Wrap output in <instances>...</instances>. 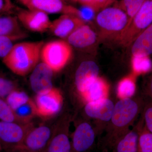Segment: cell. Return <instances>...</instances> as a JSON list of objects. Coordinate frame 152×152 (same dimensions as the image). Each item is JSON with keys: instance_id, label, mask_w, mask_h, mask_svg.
I'll use <instances>...</instances> for the list:
<instances>
[{"instance_id": "obj_2", "label": "cell", "mask_w": 152, "mask_h": 152, "mask_svg": "<svg viewBox=\"0 0 152 152\" xmlns=\"http://www.w3.org/2000/svg\"><path fill=\"white\" fill-rule=\"evenodd\" d=\"M44 45L42 41L16 43L3 59V63L14 73L26 75L37 65Z\"/></svg>"}, {"instance_id": "obj_11", "label": "cell", "mask_w": 152, "mask_h": 152, "mask_svg": "<svg viewBox=\"0 0 152 152\" xmlns=\"http://www.w3.org/2000/svg\"><path fill=\"white\" fill-rule=\"evenodd\" d=\"M72 115L65 114L53 131V135L45 152H72V141L70 139L69 129Z\"/></svg>"}, {"instance_id": "obj_22", "label": "cell", "mask_w": 152, "mask_h": 152, "mask_svg": "<svg viewBox=\"0 0 152 152\" xmlns=\"http://www.w3.org/2000/svg\"><path fill=\"white\" fill-rule=\"evenodd\" d=\"M134 75H130L122 79L118 84L117 94L120 99L132 97L135 94L136 86Z\"/></svg>"}, {"instance_id": "obj_28", "label": "cell", "mask_w": 152, "mask_h": 152, "mask_svg": "<svg viewBox=\"0 0 152 152\" xmlns=\"http://www.w3.org/2000/svg\"><path fill=\"white\" fill-rule=\"evenodd\" d=\"M138 152H152V134L143 123L139 132Z\"/></svg>"}, {"instance_id": "obj_15", "label": "cell", "mask_w": 152, "mask_h": 152, "mask_svg": "<svg viewBox=\"0 0 152 152\" xmlns=\"http://www.w3.org/2000/svg\"><path fill=\"white\" fill-rule=\"evenodd\" d=\"M86 24L77 17L63 14L51 22L49 29L54 35L62 38H67L79 27Z\"/></svg>"}, {"instance_id": "obj_30", "label": "cell", "mask_w": 152, "mask_h": 152, "mask_svg": "<svg viewBox=\"0 0 152 152\" xmlns=\"http://www.w3.org/2000/svg\"><path fill=\"white\" fill-rule=\"evenodd\" d=\"M144 97L145 103L141 117L143 121L145 127L152 134V100L144 96Z\"/></svg>"}, {"instance_id": "obj_13", "label": "cell", "mask_w": 152, "mask_h": 152, "mask_svg": "<svg viewBox=\"0 0 152 152\" xmlns=\"http://www.w3.org/2000/svg\"><path fill=\"white\" fill-rule=\"evenodd\" d=\"M16 17L27 28L35 32L42 33L49 30L51 23L48 14L40 11L20 10Z\"/></svg>"}, {"instance_id": "obj_14", "label": "cell", "mask_w": 152, "mask_h": 152, "mask_svg": "<svg viewBox=\"0 0 152 152\" xmlns=\"http://www.w3.org/2000/svg\"><path fill=\"white\" fill-rule=\"evenodd\" d=\"M53 73L45 63L38 64L32 71L30 83L33 91L37 94L45 92L53 88L52 83Z\"/></svg>"}, {"instance_id": "obj_16", "label": "cell", "mask_w": 152, "mask_h": 152, "mask_svg": "<svg viewBox=\"0 0 152 152\" xmlns=\"http://www.w3.org/2000/svg\"><path fill=\"white\" fill-rule=\"evenodd\" d=\"M140 118L136 126L116 142L110 152H138L139 132L143 122Z\"/></svg>"}, {"instance_id": "obj_29", "label": "cell", "mask_w": 152, "mask_h": 152, "mask_svg": "<svg viewBox=\"0 0 152 152\" xmlns=\"http://www.w3.org/2000/svg\"><path fill=\"white\" fill-rule=\"evenodd\" d=\"M30 99L28 96L24 92L15 90L7 96V102L14 112Z\"/></svg>"}, {"instance_id": "obj_20", "label": "cell", "mask_w": 152, "mask_h": 152, "mask_svg": "<svg viewBox=\"0 0 152 152\" xmlns=\"http://www.w3.org/2000/svg\"><path fill=\"white\" fill-rule=\"evenodd\" d=\"M108 89V85L105 80L98 77L82 94V99L84 105L87 102H96L107 98Z\"/></svg>"}, {"instance_id": "obj_23", "label": "cell", "mask_w": 152, "mask_h": 152, "mask_svg": "<svg viewBox=\"0 0 152 152\" xmlns=\"http://www.w3.org/2000/svg\"><path fill=\"white\" fill-rule=\"evenodd\" d=\"M82 6L81 7L77 8L73 6L66 5L63 14L77 17L86 23L91 22L96 18L95 13L96 12L89 7Z\"/></svg>"}, {"instance_id": "obj_4", "label": "cell", "mask_w": 152, "mask_h": 152, "mask_svg": "<svg viewBox=\"0 0 152 152\" xmlns=\"http://www.w3.org/2000/svg\"><path fill=\"white\" fill-rule=\"evenodd\" d=\"M115 104L106 98L96 102H89L83 108V116L89 120L94 127L98 137L103 134L113 112Z\"/></svg>"}, {"instance_id": "obj_21", "label": "cell", "mask_w": 152, "mask_h": 152, "mask_svg": "<svg viewBox=\"0 0 152 152\" xmlns=\"http://www.w3.org/2000/svg\"><path fill=\"white\" fill-rule=\"evenodd\" d=\"M21 33L16 16L10 14L0 15V37Z\"/></svg>"}, {"instance_id": "obj_33", "label": "cell", "mask_w": 152, "mask_h": 152, "mask_svg": "<svg viewBox=\"0 0 152 152\" xmlns=\"http://www.w3.org/2000/svg\"><path fill=\"white\" fill-rule=\"evenodd\" d=\"M15 90V85L10 80L0 77V97L8 96Z\"/></svg>"}, {"instance_id": "obj_32", "label": "cell", "mask_w": 152, "mask_h": 152, "mask_svg": "<svg viewBox=\"0 0 152 152\" xmlns=\"http://www.w3.org/2000/svg\"><path fill=\"white\" fill-rule=\"evenodd\" d=\"M0 119L5 122H14L16 119L13 111L7 103L1 99H0Z\"/></svg>"}, {"instance_id": "obj_12", "label": "cell", "mask_w": 152, "mask_h": 152, "mask_svg": "<svg viewBox=\"0 0 152 152\" xmlns=\"http://www.w3.org/2000/svg\"><path fill=\"white\" fill-rule=\"evenodd\" d=\"M32 125H20L14 122H0V141L15 151L21 144Z\"/></svg>"}, {"instance_id": "obj_9", "label": "cell", "mask_w": 152, "mask_h": 152, "mask_svg": "<svg viewBox=\"0 0 152 152\" xmlns=\"http://www.w3.org/2000/svg\"><path fill=\"white\" fill-rule=\"evenodd\" d=\"M99 68L97 63L91 60L82 62L76 69L74 76L75 95L83 107L82 99L83 93L88 86L99 77Z\"/></svg>"}, {"instance_id": "obj_35", "label": "cell", "mask_w": 152, "mask_h": 152, "mask_svg": "<svg viewBox=\"0 0 152 152\" xmlns=\"http://www.w3.org/2000/svg\"><path fill=\"white\" fill-rule=\"evenodd\" d=\"M145 82L142 94L152 100V70Z\"/></svg>"}, {"instance_id": "obj_34", "label": "cell", "mask_w": 152, "mask_h": 152, "mask_svg": "<svg viewBox=\"0 0 152 152\" xmlns=\"http://www.w3.org/2000/svg\"><path fill=\"white\" fill-rule=\"evenodd\" d=\"M15 9L12 0H0V15L10 14Z\"/></svg>"}, {"instance_id": "obj_5", "label": "cell", "mask_w": 152, "mask_h": 152, "mask_svg": "<svg viewBox=\"0 0 152 152\" xmlns=\"http://www.w3.org/2000/svg\"><path fill=\"white\" fill-rule=\"evenodd\" d=\"M72 55V47L66 41L58 40L44 44L41 51L43 62L53 71L62 69L69 61Z\"/></svg>"}, {"instance_id": "obj_38", "label": "cell", "mask_w": 152, "mask_h": 152, "mask_svg": "<svg viewBox=\"0 0 152 152\" xmlns=\"http://www.w3.org/2000/svg\"></svg>"}, {"instance_id": "obj_3", "label": "cell", "mask_w": 152, "mask_h": 152, "mask_svg": "<svg viewBox=\"0 0 152 152\" xmlns=\"http://www.w3.org/2000/svg\"><path fill=\"white\" fill-rule=\"evenodd\" d=\"M95 20L100 30L102 37L113 39L115 41L128 23L126 14L117 6H109L101 10L96 15Z\"/></svg>"}, {"instance_id": "obj_8", "label": "cell", "mask_w": 152, "mask_h": 152, "mask_svg": "<svg viewBox=\"0 0 152 152\" xmlns=\"http://www.w3.org/2000/svg\"><path fill=\"white\" fill-rule=\"evenodd\" d=\"M53 131L46 125L31 127L15 152H45Z\"/></svg>"}, {"instance_id": "obj_18", "label": "cell", "mask_w": 152, "mask_h": 152, "mask_svg": "<svg viewBox=\"0 0 152 152\" xmlns=\"http://www.w3.org/2000/svg\"><path fill=\"white\" fill-rule=\"evenodd\" d=\"M28 10L43 12L45 13L64 12L66 5L62 0H18Z\"/></svg>"}, {"instance_id": "obj_24", "label": "cell", "mask_w": 152, "mask_h": 152, "mask_svg": "<svg viewBox=\"0 0 152 152\" xmlns=\"http://www.w3.org/2000/svg\"><path fill=\"white\" fill-rule=\"evenodd\" d=\"M17 119L23 124H29L36 115H37V107L35 102L30 99L14 111Z\"/></svg>"}, {"instance_id": "obj_36", "label": "cell", "mask_w": 152, "mask_h": 152, "mask_svg": "<svg viewBox=\"0 0 152 152\" xmlns=\"http://www.w3.org/2000/svg\"><path fill=\"white\" fill-rule=\"evenodd\" d=\"M1 149V145H0V150Z\"/></svg>"}, {"instance_id": "obj_6", "label": "cell", "mask_w": 152, "mask_h": 152, "mask_svg": "<svg viewBox=\"0 0 152 152\" xmlns=\"http://www.w3.org/2000/svg\"><path fill=\"white\" fill-rule=\"evenodd\" d=\"M152 23V0H145L129 26L117 39L122 47H130L138 36Z\"/></svg>"}, {"instance_id": "obj_37", "label": "cell", "mask_w": 152, "mask_h": 152, "mask_svg": "<svg viewBox=\"0 0 152 152\" xmlns=\"http://www.w3.org/2000/svg\"><path fill=\"white\" fill-rule=\"evenodd\" d=\"M71 1H73V0H71Z\"/></svg>"}, {"instance_id": "obj_31", "label": "cell", "mask_w": 152, "mask_h": 152, "mask_svg": "<svg viewBox=\"0 0 152 152\" xmlns=\"http://www.w3.org/2000/svg\"><path fill=\"white\" fill-rule=\"evenodd\" d=\"M81 5L88 6L92 8L96 12L109 7L114 2V0H73Z\"/></svg>"}, {"instance_id": "obj_19", "label": "cell", "mask_w": 152, "mask_h": 152, "mask_svg": "<svg viewBox=\"0 0 152 152\" xmlns=\"http://www.w3.org/2000/svg\"><path fill=\"white\" fill-rule=\"evenodd\" d=\"M131 47L132 56L150 57L152 55V23L138 36Z\"/></svg>"}, {"instance_id": "obj_10", "label": "cell", "mask_w": 152, "mask_h": 152, "mask_svg": "<svg viewBox=\"0 0 152 152\" xmlns=\"http://www.w3.org/2000/svg\"><path fill=\"white\" fill-rule=\"evenodd\" d=\"M35 103L37 115L45 118L53 116L61 109L62 95L59 90L53 87L45 92L37 94Z\"/></svg>"}, {"instance_id": "obj_17", "label": "cell", "mask_w": 152, "mask_h": 152, "mask_svg": "<svg viewBox=\"0 0 152 152\" xmlns=\"http://www.w3.org/2000/svg\"><path fill=\"white\" fill-rule=\"evenodd\" d=\"M66 39V42L71 46L85 48L92 46L96 42L97 36L95 31L86 23L75 30Z\"/></svg>"}, {"instance_id": "obj_25", "label": "cell", "mask_w": 152, "mask_h": 152, "mask_svg": "<svg viewBox=\"0 0 152 152\" xmlns=\"http://www.w3.org/2000/svg\"><path fill=\"white\" fill-rule=\"evenodd\" d=\"M131 66L134 76L150 72L152 70V61L149 57L132 56Z\"/></svg>"}, {"instance_id": "obj_27", "label": "cell", "mask_w": 152, "mask_h": 152, "mask_svg": "<svg viewBox=\"0 0 152 152\" xmlns=\"http://www.w3.org/2000/svg\"><path fill=\"white\" fill-rule=\"evenodd\" d=\"M24 34L20 33L0 37V58H4L7 56L17 40L24 37Z\"/></svg>"}, {"instance_id": "obj_7", "label": "cell", "mask_w": 152, "mask_h": 152, "mask_svg": "<svg viewBox=\"0 0 152 152\" xmlns=\"http://www.w3.org/2000/svg\"><path fill=\"white\" fill-rule=\"evenodd\" d=\"M98 137L91 122L83 116L76 121L72 135V151L91 152Z\"/></svg>"}, {"instance_id": "obj_1", "label": "cell", "mask_w": 152, "mask_h": 152, "mask_svg": "<svg viewBox=\"0 0 152 152\" xmlns=\"http://www.w3.org/2000/svg\"><path fill=\"white\" fill-rule=\"evenodd\" d=\"M145 103L142 94L120 99L115 104L113 115L106 127L104 135L99 139V146L101 152H109L116 142L130 129L139 115Z\"/></svg>"}, {"instance_id": "obj_26", "label": "cell", "mask_w": 152, "mask_h": 152, "mask_svg": "<svg viewBox=\"0 0 152 152\" xmlns=\"http://www.w3.org/2000/svg\"><path fill=\"white\" fill-rule=\"evenodd\" d=\"M145 1V0H122L120 3V4L118 6H116L124 11L127 15L128 23L126 29L130 24Z\"/></svg>"}]
</instances>
